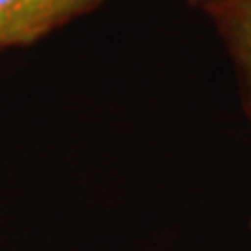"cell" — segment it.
Masks as SVG:
<instances>
[{
    "label": "cell",
    "mask_w": 251,
    "mask_h": 251,
    "mask_svg": "<svg viewBox=\"0 0 251 251\" xmlns=\"http://www.w3.org/2000/svg\"><path fill=\"white\" fill-rule=\"evenodd\" d=\"M102 0H0V49L30 45Z\"/></svg>",
    "instance_id": "6da1fadb"
},
{
    "label": "cell",
    "mask_w": 251,
    "mask_h": 251,
    "mask_svg": "<svg viewBox=\"0 0 251 251\" xmlns=\"http://www.w3.org/2000/svg\"><path fill=\"white\" fill-rule=\"evenodd\" d=\"M214 19L242 73L251 114V0H190Z\"/></svg>",
    "instance_id": "7a4b0ae2"
}]
</instances>
